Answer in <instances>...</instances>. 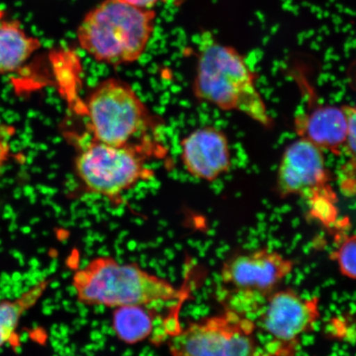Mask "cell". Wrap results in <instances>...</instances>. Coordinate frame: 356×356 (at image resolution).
I'll return each mask as SVG.
<instances>
[{"label":"cell","instance_id":"1","mask_svg":"<svg viewBox=\"0 0 356 356\" xmlns=\"http://www.w3.org/2000/svg\"><path fill=\"white\" fill-rule=\"evenodd\" d=\"M193 90L200 101L222 111H238L265 127L273 120L258 90L255 74L235 48L215 40L200 50Z\"/></svg>","mask_w":356,"mask_h":356},{"label":"cell","instance_id":"2","mask_svg":"<svg viewBox=\"0 0 356 356\" xmlns=\"http://www.w3.org/2000/svg\"><path fill=\"white\" fill-rule=\"evenodd\" d=\"M155 12L122 0H104L84 17L77 32L80 47L93 60L109 65L140 59L152 37Z\"/></svg>","mask_w":356,"mask_h":356},{"label":"cell","instance_id":"3","mask_svg":"<svg viewBox=\"0 0 356 356\" xmlns=\"http://www.w3.org/2000/svg\"><path fill=\"white\" fill-rule=\"evenodd\" d=\"M73 287L81 304L108 308L149 306L177 300L180 293L170 282L132 264L102 256L75 273Z\"/></svg>","mask_w":356,"mask_h":356},{"label":"cell","instance_id":"4","mask_svg":"<svg viewBox=\"0 0 356 356\" xmlns=\"http://www.w3.org/2000/svg\"><path fill=\"white\" fill-rule=\"evenodd\" d=\"M253 318L264 356H295L302 337L320 318L318 297H305L291 289L275 291Z\"/></svg>","mask_w":356,"mask_h":356},{"label":"cell","instance_id":"5","mask_svg":"<svg viewBox=\"0 0 356 356\" xmlns=\"http://www.w3.org/2000/svg\"><path fill=\"white\" fill-rule=\"evenodd\" d=\"M280 252L261 248L231 257L222 265L221 282L228 293V310L251 318L293 270Z\"/></svg>","mask_w":356,"mask_h":356},{"label":"cell","instance_id":"6","mask_svg":"<svg viewBox=\"0 0 356 356\" xmlns=\"http://www.w3.org/2000/svg\"><path fill=\"white\" fill-rule=\"evenodd\" d=\"M168 349L172 356H264L253 320L228 309L173 334Z\"/></svg>","mask_w":356,"mask_h":356},{"label":"cell","instance_id":"7","mask_svg":"<svg viewBox=\"0 0 356 356\" xmlns=\"http://www.w3.org/2000/svg\"><path fill=\"white\" fill-rule=\"evenodd\" d=\"M93 140L110 145H128L150 121L148 108L130 84L122 79L104 80L87 100Z\"/></svg>","mask_w":356,"mask_h":356},{"label":"cell","instance_id":"8","mask_svg":"<svg viewBox=\"0 0 356 356\" xmlns=\"http://www.w3.org/2000/svg\"><path fill=\"white\" fill-rule=\"evenodd\" d=\"M75 170L90 193L111 200L152 176L144 159L130 145L115 146L95 140L78 154Z\"/></svg>","mask_w":356,"mask_h":356},{"label":"cell","instance_id":"9","mask_svg":"<svg viewBox=\"0 0 356 356\" xmlns=\"http://www.w3.org/2000/svg\"><path fill=\"white\" fill-rule=\"evenodd\" d=\"M328 181L326 161L318 147L300 138L284 150L277 170L278 193L306 199L324 222L332 220L336 213Z\"/></svg>","mask_w":356,"mask_h":356},{"label":"cell","instance_id":"10","mask_svg":"<svg viewBox=\"0 0 356 356\" xmlns=\"http://www.w3.org/2000/svg\"><path fill=\"white\" fill-rule=\"evenodd\" d=\"M181 159L186 171L195 179L215 181L231 167L228 137L216 127L198 128L182 140Z\"/></svg>","mask_w":356,"mask_h":356},{"label":"cell","instance_id":"11","mask_svg":"<svg viewBox=\"0 0 356 356\" xmlns=\"http://www.w3.org/2000/svg\"><path fill=\"white\" fill-rule=\"evenodd\" d=\"M300 138L320 149L337 154L343 151L348 137L349 121L345 106H319L296 120Z\"/></svg>","mask_w":356,"mask_h":356},{"label":"cell","instance_id":"12","mask_svg":"<svg viewBox=\"0 0 356 356\" xmlns=\"http://www.w3.org/2000/svg\"><path fill=\"white\" fill-rule=\"evenodd\" d=\"M40 46L39 40L26 33L20 22L3 19L0 11V75L19 70Z\"/></svg>","mask_w":356,"mask_h":356},{"label":"cell","instance_id":"13","mask_svg":"<svg viewBox=\"0 0 356 356\" xmlns=\"http://www.w3.org/2000/svg\"><path fill=\"white\" fill-rule=\"evenodd\" d=\"M146 307L122 306L113 311V332L124 343H140L152 335L154 330V317Z\"/></svg>","mask_w":356,"mask_h":356},{"label":"cell","instance_id":"14","mask_svg":"<svg viewBox=\"0 0 356 356\" xmlns=\"http://www.w3.org/2000/svg\"><path fill=\"white\" fill-rule=\"evenodd\" d=\"M47 284L40 283L16 300L0 302V347L12 341L22 314L37 302Z\"/></svg>","mask_w":356,"mask_h":356},{"label":"cell","instance_id":"15","mask_svg":"<svg viewBox=\"0 0 356 356\" xmlns=\"http://www.w3.org/2000/svg\"><path fill=\"white\" fill-rule=\"evenodd\" d=\"M332 258L344 277L356 280V234L346 238L334 252Z\"/></svg>","mask_w":356,"mask_h":356},{"label":"cell","instance_id":"16","mask_svg":"<svg viewBox=\"0 0 356 356\" xmlns=\"http://www.w3.org/2000/svg\"><path fill=\"white\" fill-rule=\"evenodd\" d=\"M348 117L349 132L344 150L349 158L350 166L356 171V105L345 106Z\"/></svg>","mask_w":356,"mask_h":356},{"label":"cell","instance_id":"17","mask_svg":"<svg viewBox=\"0 0 356 356\" xmlns=\"http://www.w3.org/2000/svg\"><path fill=\"white\" fill-rule=\"evenodd\" d=\"M10 131L8 129L0 126V171L6 163L11 153V145L10 140Z\"/></svg>","mask_w":356,"mask_h":356},{"label":"cell","instance_id":"18","mask_svg":"<svg viewBox=\"0 0 356 356\" xmlns=\"http://www.w3.org/2000/svg\"><path fill=\"white\" fill-rule=\"evenodd\" d=\"M122 1L136 8H143V10H150V8L162 0H122Z\"/></svg>","mask_w":356,"mask_h":356}]
</instances>
